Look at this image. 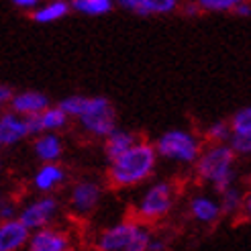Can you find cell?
<instances>
[{"mask_svg":"<svg viewBox=\"0 0 251 251\" xmlns=\"http://www.w3.org/2000/svg\"><path fill=\"white\" fill-rule=\"evenodd\" d=\"M157 166V153L153 143L137 141L127 153L110 161L108 180L115 188H131L145 182Z\"/></svg>","mask_w":251,"mask_h":251,"instance_id":"6da1fadb","label":"cell"},{"mask_svg":"<svg viewBox=\"0 0 251 251\" xmlns=\"http://www.w3.org/2000/svg\"><path fill=\"white\" fill-rule=\"evenodd\" d=\"M200 180L212 184L219 192L235 186V155L229 145H210L196 159Z\"/></svg>","mask_w":251,"mask_h":251,"instance_id":"7a4b0ae2","label":"cell"},{"mask_svg":"<svg viewBox=\"0 0 251 251\" xmlns=\"http://www.w3.org/2000/svg\"><path fill=\"white\" fill-rule=\"evenodd\" d=\"M153 149L157 157L176 161V164H194L202 153V143L190 131L172 129L159 135V139L153 143Z\"/></svg>","mask_w":251,"mask_h":251,"instance_id":"3957f363","label":"cell"},{"mask_svg":"<svg viewBox=\"0 0 251 251\" xmlns=\"http://www.w3.org/2000/svg\"><path fill=\"white\" fill-rule=\"evenodd\" d=\"M82 129L94 137H110L117 131V110L104 96H88L82 115L78 117Z\"/></svg>","mask_w":251,"mask_h":251,"instance_id":"277c9868","label":"cell"},{"mask_svg":"<svg viewBox=\"0 0 251 251\" xmlns=\"http://www.w3.org/2000/svg\"><path fill=\"white\" fill-rule=\"evenodd\" d=\"M174 186L170 182H155L151 188H147L143 196L137 202V217L139 223H151L164 219L174 206Z\"/></svg>","mask_w":251,"mask_h":251,"instance_id":"5b68a950","label":"cell"},{"mask_svg":"<svg viewBox=\"0 0 251 251\" xmlns=\"http://www.w3.org/2000/svg\"><path fill=\"white\" fill-rule=\"evenodd\" d=\"M57 215H59V200L51 194H47L25 206L17 219L29 233H35L39 229L51 227V223L57 219Z\"/></svg>","mask_w":251,"mask_h":251,"instance_id":"8992f818","label":"cell"},{"mask_svg":"<svg viewBox=\"0 0 251 251\" xmlns=\"http://www.w3.org/2000/svg\"><path fill=\"white\" fill-rule=\"evenodd\" d=\"M72 247V237L68 231L57 227H45L29 235L25 251H68Z\"/></svg>","mask_w":251,"mask_h":251,"instance_id":"52a82bcc","label":"cell"},{"mask_svg":"<svg viewBox=\"0 0 251 251\" xmlns=\"http://www.w3.org/2000/svg\"><path fill=\"white\" fill-rule=\"evenodd\" d=\"M135 227H137V221H123L108 227L106 231L100 233L96 241L98 251H127L133 239Z\"/></svg>","mask_w":251,"mask_h":251,"instance_id":"ba28073f","label":"cell"},{"mask_svg":"<svg viewBox=\"0 0 251 251\" xmlns=\"http://www.w3.org/2000/svg\"><path fill=\"white\" fill-rule=\"evenodd\" d=\"M100 196L102 190L100 186L92 180H82L78 184H74L72 192H70V206L74 212L78 215H88L90 210L96 208V204L100 202Z\"/></svg>","mask_w":251,"mask_h":251,"instance_id":"9c48e42d","label":"cell"},{"mask_svg":"<svg viewBox=\"0 0 251 251\" xmlns=\"http://www.w3.org/2000/svg\"><path fill=\"white\" fill-rule=\"evenodd\" d=\"M8 104H10V110L15 112V115L23 117V119L39 117L45 108L51 106L47 94L37 92V90H25V92H19V94H12Z\"/></svg>","mask_w":251,"mask_h":251,"instance_id":"30bf717a","label":"cell"},{"mask_svg":"<svg viewBox=\"0 0 251 251\" xmlns=\"http://www.w3.org/2000/svg\"><path fill=\"white\" fill-rule=\"evenodd\" d=\"M29 231L23 227L19 219L0 223V251H25L29 241Z\"/></svg>","mask_w":251,"mask_h":251,"instance_id":"8fae6325","label":"cell"},{"mask_svg":"<svg viewBox=\"0 0 251 251\" xmlns=\"http://www.w3.org/2000/svg\"><path fill=\"white\" fill-rule=\"evenodd\" d=\"M27 137L25 119L15 115L12 110L0 115V147H12Z\"/></svg>","mask_w":251,"mask_h":251,"instance_id":"7c38bea8","label":"cell"},{"mask_svg":"<svg viewBox=\"0 0 251 251\" xmlns=\"http://www.w3.org/2000/svg\"><path fill=\"white\" fill-rule=\"evenodd\" d=\"M190 215L196 223H202V225H215L221 217V204L217 198L206 196V194H198L190 200Z\"/></svg>","mask_w":251,"mask_h":251,"instance_id":"4fadbf2b","label":"cell"},{"mask_svg":"<svg viewBox=\"0 0 251 251\" xmlns=\"http://www.w3.org/2000/svg\"><path fill=\"white\" fill-rule=\"evenodd\" d=\"M66 172L59 164H43L33 176V186L43 194H51L64 184Z\"/></svg>","mask_w":251,"mask_h":251,"instance_id":"5bb4252c","label":"cell"},{"mask_svg":"<svg viewBox=\"0 0 251 251\" xmlns=\"http://www.w3.org/2000/svg\"><path fill=\"white\" fill-rule=\"evenodd\" d=\"M33 151L43 164H57V159L64 153V143L57 133H43L33 141Z\"/></svg>","mask_w":251,"mask_h":251,"instance_id":"9a60e30c","label":"cell"},{"mask_svg":"<svg viewBox=\"0 0 251 251\" xmlns=\"http://www.w3.org/2000/svg\"><path fill=\"white\" fill-rule=\"evenodd\" d=\"M121 6L129 8L137 15H168V12H174L178 8V2L176 0H123Z\"/></svg>","mask_w":251,"mask_h":251,"instance_id":"2e32d148","label":"cell"},{"mask_svg":"<svg viewBox=\"0 0 251 251\" xmlns=\"http://www.w3.org/2000/svg\"><path fill=\"white\" fill-rule=\"evenodd\" d=\"M137 141H139V137H137L135 133L125 131V129H117L110 137H106L104 153H106L108 161H115V159L121 157L123 153H127Z\"/></svg>","mask_w":251,"mask_h":251,"instance_id":"e0dca14e","label":"cell"},{"mask_svg":"<svg viewBox=\"0 0 251 251\" xmlns=\"http://www.w3.org/2000/svg\"><path fill=\"white\" fill-rule=\"evenodd\" d=\"M70 12V4L68 2H61V0H55V2H47L43 6H37L31 17L35 23H41V25H47V23H55L59 19H64Z\"/></svg>","mask_w":251,"mask_h":251,"instance_id":"ac0fdd59","label":"cell"},{"mask_svg":"<svg viewBox=\"0 0 251 251\" xmlns=\"http://www.w3.org/2000/svg\"><path fill=\"white\" fill-rule=\"evenodd\" d=\"M219 204H221L223 215H235L239 208H247L249 210V196H245L237 186H231L225 192H221Z\"/></svg>","mask_w":251,"mask_h":251,"instance_id":"d6986e66","label":"cell"},{"mask_svg":"<svg viewBox=\"0 0 251 251\" xmlns=\"http://www.w3.org/2000/svg\"><path fill=\"white\" fill-rule=\"evenodd\" d=\"M41 133H57L64 127H68V117L59 106H49L39 115Z\"/></svg>","mask_w":251,"mask_h":251,"instance_id":"ffe728a7","label":"cell"},{"mask_svg":"<svg viewBox=\"0 0 251 251\" xmlns=\"http://www.w3.org/2000/svg\"><path fill=\"white\" fill-rule=\"evenodd\" d=\"M231 137H237V139H251V108H239L231 119Z\"/></svg>","mask_w":251,"mask_h":251,"instance_id":"44dd1931","label":"cell"},{"mask_svg":"<svg viewBox=\"0 0 251 251\" xmlns=\"http://www.w3.org/2000/svg\"><path fill=\"white\" fill-rule=\"evenodd\" d=\"M70 8L82 12V15L100 17V15H106V12L112 10V2L110 0H74Z\"/></svg>","mask_w":251,"mask_h":251,"instance_id":"7402d4cb","label":"cell"},{"mask_svg":"<svg viewBox=\"0 0 251 251\" xmlns=\"http://www.w3.org/2000/svg\"><path fill=\"white\" fill-rule=\"evenodd\" d=\"M204 137H206L210 143H215V145H227V141L231 139L229 123H227V121H217V123H212L210 127L206 129Z\"/></svg>","mask_w":251,"mask_h":251,"instance_id":"603a6c76","label":"cell"},{"mask_svg":"<svg viewBox=\"0 0 251 251\" xmlns=\"http://www.w3.org/2000/svg\"><path fill=\"white\" fill-rule=\"evenodd\" d=\"M151 231H149L147 225L137 221V227H135V233H133V239L127 247V251H147L149 249V241H151Z\"/></svg>","mask_w":251,"mask_h":251,"instance_id":"cb8c5ba5","label":"cell"},{"mask_svg":"<svg viewBox=\"0 0 251 251\" xmlns=\"http://www.w3.org/2000/svg\"><path fill=\"white\" fill-rule=\"evenodd\" d=\"M86 98L88 96H82V94H72V96H68V98H64L61 102L57 104L61 110L66 112V117L70 119V117H80L82 115V110H84V106H86Z\"/></svg>","mask_w":251,"mask_h":251,"instance_id":"d4e9b609","label":"cell"},{"mask_svg":"<svg viewBox=\"0 0 251 251\" xmlns=\"http://www.w3.org/2000/svg\"><path fill=\"white\" fill-rule=\"evenodd\" d=\"M237 0H200L198 8L202 10H217V12H225V10H235Z\"/></svg>","mask_w":251,"mask_h":251,"instance_id":"484cf974","label":"cell"},{"mask_svg":"<svg viewBox=\"0 0 251 251\" xmlns=\"http://www.w3.org/2000/svg\"><path fill=\"white\" fill-rule=\"evenodd\" d=\"M166 249H168L166 239H161V237H151V241H149V249H147V251H166Z\"/></svg>","mask_w":251,"mask_h":251,"instance_id":"4316f807","label":"cell"},{"mask_svg":"<svg viewBox=\"0 0 251 251\" xmlns=\"http://www.w3.org/2000/svg\"><path fill=\"white\" fill-rule=\"evenodd\" d=\"M12 94H15V92H12L8 86H2V84H0V108H2L4 104H8V102H10Z\"/></svg>","mask_w":251,"mask_h":251,"instance_id":"83f0119b","label":"cell"},{"mask_svg":"<svg viewBox=\"0 0 251 251\" xmlns=\"http://www.w3.org/2000/svg\"><path fill=\"white\" fill-rule=\"evenodd\" d=\"M12 4H15L17 8H25V10H35L37 6H39L37 0H15Z\"/></svg>","mask_w":251,"mask_h":251,"instance_id":"f1b7e54d","label":"cell"},{"mask_svg":"<svg viewBox=\"0 0 251 251\" xmlns=\"http://www.w3.org/2000/svg\"><path fill=\"white\" fill-rule=\"evenodd\" d=\"M235 12H237L239 17H249V15H251V4H249V2H237Z\"/></svg>","mask_w":251,"mask_h":251,"instance_id":"f546056e","label":"cell"},{"mask_svg":"<svg viewBox=\"0 0 251 251\" xmlns=\"http://www.w3.org/2000/svg\"><path fill=\"white\" fill-rule=\"evenodd\" d=\"M6 200H8V198H6V194H4L2 190H0V206H2V204L6 202Z\"/></svg>","mask_w":251,"mask_h":251,"instance_id":"4dcf8cb0","label":"cell"},{"mask_svg":"<svg viewBox=\"0 0 251 251\" xmlns=\"http://www.w3.org/2000/svg\"><path fill=\"white\" fill-rule=\"evenodd\" d=\"M68 251H78V249H74V247H70V249H68Z\"/></svg>","mask_w":251,"mask_h":251,"instance_id":"1f68e13d","label":"cell"}]
</instances>
